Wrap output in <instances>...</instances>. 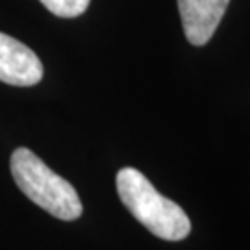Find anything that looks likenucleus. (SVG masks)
Wrapping results in <instances>:
<instances>
[{
    "label": "nucleus",
    "mask_w": 250,
    "mask_h": 250,
    "mask_svg": "<svg viewBox=\"0 0 250 250\" xmlns=\"http://www.w3.org/2000/svg\"><path fill=\"white\" fill-rule=\"evenodd\" d=\"M117 193L126 209L145 228L165 241H182L191 233L188 213L156 191L143 172L125 167L117 172Z\"/></svg>",
    "instance_id": "nucleus-1"
},
{
    "label": "nucleus",
    "mask_w": 250,
    "mask_h": 250,
    "mask_svg": "<svg viewBox=\"0 0 250 250\" xmlns=\"http://www.w3.org/2000/svg\"><path fill=\"white\" fill-rule=\"evenodd\" d=\"M9 169L17 188L50 215L62 221H76L82 215V200L71 182L56 174L30 148H15Z\"/></svg>",
    "instance_id": "nucleus-2"
},
{
    "label": "nucleus",
    "mask_w": 250,
    "mask_h": 250,
    "mask_svg": "<svg viewBox=\"0 0 250 250\" xmlns=\"http://www.w3.org/2000/svg\"><path fill=\"white\" fill-rule=\"evenodd\" d=\"M43 78V63L37 54L17 41L15 37L0 32V82L30 87Z\"/></svg>",
    "instance_id": "nucleus-3"
},
{
    "label": "nucleus",
    "mask_w": 250,
    "mask_h": 250,
    "mask_svg": "<svg viewBox=\"0 0 250 250\" xmlns=\"http://www.w3.org/2000/svg\"><path fill=\"white\" fill-rule=\"evenodd\" d=\"M184 34L193 46L211 41L230 0H176Z\"/></svg>",
    "instance_id": "nucleus-4"
},
{
    "label": "nucleus",
    "mask_w": 250,
    "mask_h": 250,
    "mask_svg": "<svg viewBox=\"0 0 250 250\" xmlns=\"http://www.w3.org/2000/svg\"><path fill=\"white\" fill-rule=\"evenodd\" d=\"M52 15L62 19L80 17L89 8L91 0H39Z\"/></svg>",
    "instance_id": "nucleus-5"
}]
</instances>
